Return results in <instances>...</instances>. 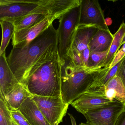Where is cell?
<instances>
[{
  "label": "cell",
  "mask_w": 125,
  "mask_h": 125,
  "mask_svg": "<svg viewBox=\"0 0 125 125\" xmlns=\"http://www.w3.org/2000/svg\"><path fill=\"white\" fill-rule=\"evenodd\" d=\"M125 35V23L123 22L120 25L117 31L113 35L114 38L109 52L104 62L100 65L102 68H108L112 62L120 47H121V43L124 36Z\"/></svg>",
  "instance_id": "ac0fdd59"
},
{
  "label": "cell",
  "mask_w": 125,
  "mask_h": 125,
  "mask_svg": "<svg viewBox=\"0 0 125 125\" xmlns=\"http://www.w3.org/2000/svg\"><path fill=\"white\" fill-rule=\"evenodd\" d=\"M125 105L114 99L107 105L91 110L84 116L88 125H115Z\"/></svg>",
  "instance_id": "52a82bcc"
},
{
  "label": "cell",
  "mask_w": 125,
  "mask_h": 125,
  "mask_svg": "<svg viewBox=\"0 0 125 125\" xmlns=\"http://www.w3.org/2000/svg\"><path fill=\"white\" fill-rule=\"evenodd\" d=\"M49 16L50 15L35 13L28 14L13 23L15 26V31H19L38 23Z\"/></svg>",
  "instance_id": "ffe728a7"
},
{
  "label": "cell",
  "mask_w": 125,
  "mask_h": 125,
  "mask_svg": "<svg viewBox=\"0 0 125 125\" xmlns=\"http://www.w3.org/2000/svg\"><path fill=\"white\" fill-rule=\"evenodd\" d=\"M125 57V43L122 45V47L118 50L115 55L110 65L109 68H112L116 64L121 61Z\"/></svg>",
  "instance_id": "d4e9b609"
},
{
  "label": "cell",
  "mask_w": 125,
  "mask_h": 125,
  "mask_svg": "<svg viewBox=\"0 0 125 125\" xmlns=\"http://www.w3.org/2000/svg\"><path fill=\"white\" fill-rule=\"evenodd\" d=\"M12 118L10 110L2 96L0 98V125H12Z\"/></svg>",
  "instance_id": "7402d4cb"
},
{
  "label": "cell",
  "mask_w": 125,
  "mask_h": 125,
  "mask_svg": "<svg viewBox=\"0 0 125 125\" xmlns=\"http://www.w3.org/2000/svg\"><path fill=\"white\" fill-rule=\"evenodd\" d=\"M13 120V119H12ZM12 125H17L14 121L12 120Z\"/></svg>",
  "instance_id": "1f68e13d"
},
{
  "label": "cell",
  "mask_w": 125,
  "mask_h": 125,
  "mask_svg": "<svg viewBox=\"0 0 125 125\" xmlns=\"http://www.w3.org/2000/svg\"><path fill=\"white\" fill-rule=\"evenodd\" d=\"M117 75L121 78L125 85V57L121 62Z\"/></svg>",
  "instance_id": "4316f807"
},
{
  "label": "cell",
  "mask_w": 125,
  "mask_h": 125,
  "mask_svg": "<svg viewBox=\"0 0 125 125\" xmlns=\"http://www.w3.org/2000/svg\"><path fill=\"white\" fill-rule=\"evenodd\" d=\"M10 69L5 52L0 55V96L4 98L19 84Z\"/></svg>",
  "instance_id": "8fae6325"
},
{
  "label": "cell",
  "mask_w": 125,
  "mask_h": 125,
  "mask_svg": "<svg viewBox=\"0 0 125 125\" xmlns=\"http://www.w3.org/2000/svg\"><path fill=\"white\" fill-rule=\"evenodd\" d=\"M58 42L57 30L52 24L27 46L13 47L7 61L20 84L25 86L32 69L52 57L58 51Z\"/></svg>",
  "instance_id": "6da1fadb"
},
{
  "label": "cell",
  "mask_w": 125,
  "mask_h": 125,
  "mask_svg": "<svg viewBox=\"0 0 125 125\" xmlns=\"http://www.w3.org/2000/svg\"><path fill=\"white\" fill-rule=\"evenodd\" d=\"M109 51L108 50L105 52H95L91 53L87 67L101 68L100 67V65L105 60Z\"/></svg>",
  "instance_id": "603a6c76"
},
{
  "label": "cell",
  "mask_w": 125,
  "mask_h": 125,
  "mask_svg": "<svg viewBox=\"0 0 125 125\" xmlns=\"http://www.w3.org/2000/svg\"><path fill=\"white\" fill-rule=\"evenodd\" d=\"M80 5L72 9L60 19L58 31V52L61 61L68 55L73 38L79 25Z\"/></svg>",
  "instance_id": "277c9868"
},
{
  "label": "cell",
  "mask_w": 125,
  "mask_h": 125,
  "mask_svg": "<svg viewBox=\"0 0 125 125\" xmlns=\"http://www.w3.org/2000/svg\"><path fill=\"white\" fill-rule=\"evenodd\" d=\"M61 62V96L64 103L69 105L89 90L103 68L76 65L68 56Z\"/></svg>",
  "instance_id": "7a4b0ae2"
},
{
  "label": "cell",
  "mask_w": 125,
  "mask_h": 125,
  "mask_svg": "<svg viewBox=\"0 0 125 125\" xmlns=\"http://www.w3.org/2000/svg\"><path fill=\"white\" fill-rule=\"evenodd\" d=\"M33 96L26 86L19 83L3 98L11 111L19 109L26 99Z\"/></svg>",
  "instance_id": "2e32d148"
},
{
  "label": "cell",
  "mask_w": 125,
  "mask_h": 125,
  "mask_svg": "<svg viewBox=\"0 0 125 125\" xmlns=\"http://www.w3.org/2000/svg\"><path fill=\"white\" fill-rule=\"evenodd\" d=\"M61 65L58 51L30 72L25 86L33 95H61Z\"/></svg>",
  "instance_id": "3957f363"
},
{
  "label": "cell",
  "mask_w": 125,
  "mask_h": 125,
  "mask_svg": "<svg viewBox=\"0 0 125 125\" xmlns=\"http://www.w3.org/2000/svg\"><path fill=\"white\" fill-rule=\"evenodd\" d=\"M115 125H125V108L118 118Z\"/></svg>",
  "instance_id": "83f0119b"
},
{
  "label": "cell",
  "mask_w": 125,
  "mask_h": 125,
  "mask_svg": "<svg viewBox=\"0 0 125 125\" xmlns=\"http://www.w3.org/2000/svg\"><path fill=\"white\" fill-rule=\"evenodd\" d=\"M98 89L110 101L116 99L125 105V85L121 78L116 75L104 86Z\"/></svg>",
  "instance_id": "9a60e30c"
},
{
  "label": "cell",
  "mask_w": 125,
  "mask_h": 125,
  "mask_svg": "<svg viewBox=\"0 0 125 125\" xmlns=\"http://www.w3.org/2000/svg\"><path fill=\"white\" fill-rule=\"evenodd\" d=\"M121 62L116 64L112 68H104L99 72L90 87V89L100 88L104 86L117 73Z\"/></svg>",
  "instance_id": "d6986e66"
},
{
  "label": "cell",
  "mask_w": 125,
  "mask_h": 125,
  "mask_svg": "<svg viewBox=\"0 0 125 125\" xmlns=\"http://www.w3.org/2000/svg\"><path fill=\"white\" fill-rule=\"evenodd\" d=\"M114 36L110 31L99 30L91 39L88 45L90 53L104 52L109 49Z\"/></svg>",
  "instance_id": "e0dca14e"
},
{
  "label": "cell",
  "mask_w": 125,
  "mask_h": 125,
  "mask_svg": "<svg viewBox=\"0 0 125 125\" xmlns=\"http://www.w3.org/2000/svg\"><path fill=\"white\" fill-rule=\"evenodd\" d=\"M113 101L108 99L99 89H91L71 104L77 111L84 115L88 111L107 105Z\"/></svg>",
  "instance_id": "30bf717a"
},
{
  "label": "cell",
  "mask_w": 125,
  "mask_h": 125,
  "mask_svg": "<svg viewBox=\"0 0 125 125\" xmlns=\"http://www.w3.org/2000/svg\"><path fill=\"white\" fill-rule=\"evenodd\" d=\"M10 111L12 119L17 125H31L28 121L19 110H12Z\"/></svg>",
  "instance_id": "cb8c5ba5"
},
{
  "label": "cell",
  "mask_w": 125,
  "mask_h": 125,
  "mask_svg": "<svg viewBox=\"0 0 125 125\" xmlns=\"http://www.w3.org/2000/svg\"><path fill=\"white\" fill-rule=\"evenodd\" d=\"M33 99L51 125H58L62 121L69 105L63 101L61 95L43 96L33 95Z\"/></svg>",
  "instance_id": "5b68a950"
},
{
  "label": "cell",
  "mask_w": 125,
  "mask_h": 125,
  "mask_svg": "<svg viewBox=\"0 0 125 125\" xmlns=\"http://www.w3.org/2000/svg\"><path fill=\"white\" fill-rule=\"evenodd\" d=\"M80 125H88V124H87L85 123H82L80 124Z\"/></svg>",
  "instance_id": "d6a6232c"
},
{
  "label": "cell",
  "mask_w": 125,
  "mask_h": 125,
  "mask_svg": "<svg viewBox=\"0 0 125 125\" xmlns=\"http://www.w3.org/2000/svg\"><path fill=\"white\" fill-rule=\"evenodd\" d=\"M80 54L81 55L83 66L87 67L90 54V51L88 47L87 49L81 52Z\"/></svg>",
  "instance_id": "484cf974"
},
{
  "label": "cell",
  "mask_w": 125,
  "mask_h": 125,
  "mask_svg": "<svg viewBox=\"0 0 125 125\" xmlns=\"http://www.w3.org/2000/svg\"><path fill=\"white\" fill-rule=\"evenodd\" d=\"M82 0H43L41 5L50 16L58 19L72 9L80 5Z\"/></svg>",
  "instance_id": "4fadbf2b"
},
{
  "label": "cell",
  "mask_w": 125,
  "mask_h": 125,
  "mask_svg": "<svg viewBox=\"0 0 125 125\" xmlns=\"http://www.w3.org/2000/svg\"><path fill=\"white\" fill-rule=\"evenodd\" d=\"M68 114L69 115L70 119H71V125H77L76 120L74 118L71 114H69V113Z\"/></svg>",
  "instance_id": "f1b7e54d"
},
{
  "label": "cell",
  "mask_w": 125,
  "mask_h": 125,
  "mask_svg": "<svg viewBox=\"0 0 125 125\" xmlns=\"http://www.w3.org/2000/svg\"><path fill=\"white\" fill-rule=\"evenodd\" d=\"M105 21H106V24L107 26L110 25L112 24V21L111 19L109 18H107V19H106Z\"/></svg>",
  "instance_id": "f546056e"
},
{
  "label": "cell",
  "mask_w": 125,
  "mask_h": 125,
  "mask_svg": "<svg viewBox=\"0 0 125 125\" xmlns=\"http://www.w3.org/2000/svg\"></svg>",
  "instance_id": "836d02e7"
},
{
  "label": "cell",
  "mask_w": 125,
  "mask_h": 125,
  "mask_svg": "<svg viewBox=\"0 0 125 125\" xmlns=\"http://www.w3.org/2000/svg\"><path fill=\"white\" fill-rule=\"evenodd\" d=\"M57 19L54 16H49L38 23L19 31H15L12 38L13 47L22 48L27 46L48 28Z\"/></svg>",
  "instance_id": "9c48e42d"
},
{
  "label": "cell",
  "mask_w": 125,
  "mask_h": 125,
  "mask_svg": "<svg viewBox=\"0 0 125 125\" xmlns=\"http://www.w3.org/2000/svg\"><path fill=\"white\" fill-rule=\"evenodd\" d=\"M43 0H0V20L13 23L31 13Z\"/></svg>",
  "instance_id": "8992f818"
},
{
  "label": "cell",
  "mask_w": 125,
  "mask_h": 125,
  "mask_svg": "<svg viewBox=\"0 0 125 125\" xmlns=\"http://www.w3.org/2000/svg\"><path fill=\"white\" fill-rule=\"evenodd\" d=\"M125 43V35H124V36L123 38V41H122V43H121V46L122 45H123Z\"/></svg>",
  "instance_id": "4dcf8cb0"
},
{
  "label": "cell",
  "mask_w": 125,
  "mask_h": 125,
  "mask_svg": "<svg viewBox=\"0 0 125 125\" xmlns=\"http://www.w3.org/2000/svg\"><path fill=\"white\" fill-rule=\"evenodd\" d=\"M32 96L26 99L18 110L31 125H51L38 107Z\"/></svg>",
  "instance_id": "5bb4252c"
},
{
  "label": "cell",
  "mask_w": 125,
  "mask_h": 125,
  "mask_svg": "<svg viewBox=\"0 0 125 125\" xmlns=\"http://www.w3.org/2000/svg\"><path fill=\"white\" fill-rule=\"evenodd\" d=\"M78 25L94 26L99 30L110 31L99 2L96 0H82Z\"/></svg>",
  "instance_id": "ba28073f"
},
{
  "label": "cell",
  "mask_w": 125,
  "mask_h": 125,
  "mask_svg": "<svg viewBox=\"0 0 125 125\" xmlns=\"http://www.w3.org/2000/svg\"><path fill=\"white\" fill-rule=\"evenodd\" d=\"M2 27V39L0 49V55L5 52L11 39L15 31L14 25L12 22L5 20H0Z\"/></svg>",
  "instance_id": "44dd1931"
},
{
  "label": "cell",
  "mask_w": 125,
  "mask_h": 125,
  "mask_svg": "<svg viewBox=\"0 0 125 125\" xmlns=\"http://www.w3.org/2000/svg\"><path fill=\"white\" fill-rule=\"evenodd\" d=\"M99 30L94 26L78 25L69 51L76 52L80 54L87 49L91 39Z\"/></svg>",
  "instance_id": "7c38bea8"
}]
</instances>
